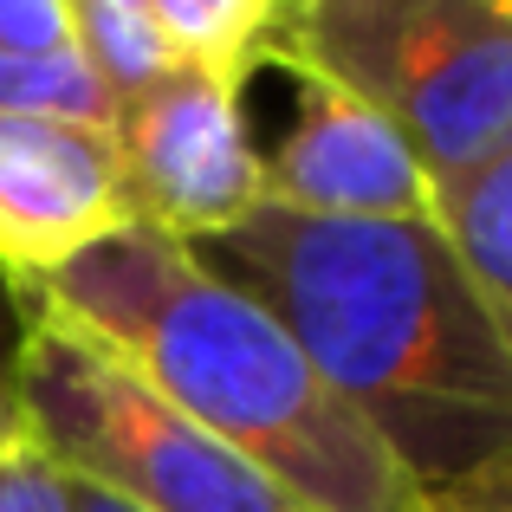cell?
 <instances>
[{
	"mask_svg": "<svg viewBox=\"0 0 512 512\" xmlns=\"http://www.w3.org/2000/svg\"><path fill=\"white\" fill-rule=\"evenodd\" d=\"M266 65L357 91L435 195L512 150V0H292Z\"/></svg>",
	"mask_w": 512,
	"mask_h": 512,
	"instance_id": "obj_3",
	"label": "cell"
},
{
	"mask_svg": "<svg viewBox=\"0 0 512 512\" xmlns=\"http://www.w3.org/2000/svg\"><path fill=\"white\" fill-rule=\"evenodd\" d=\"M65 13H72L78 59L98 78V91L111 98V111L137 104L143 91H156L175 72L163 33L150 20V0H65Z\"/></svg>",
	"mask_w": 512,
	"mask_h": 512,
	"instance_id": "obj_10",
	"label": "cell"
},
{
	"mask_svg": "<svg viewBox=\"0 0 512 512\" xmlns=\"http://www.w3.org/2000/svg\"><path fill=\"white\" fill-rule=\"evenodd\" d=\"M137 227L104 130L0 117V279L39 286L85 247Z\"/></svg>",
	"mask_w": 512,
	"mask_h": 512,
	"instance_id": "obj_7",
	"label": "cell"
},
{
	"mask_svg": "<svg viewBox=\"0 0 512 512\" xmlns=\"http://www.w3.org/2000/svg\"><path fill=\"white\" fill-rule=\"evenodd\" d=\"M435 227L461 260L500 350L512 357V150L480 175H467L461 188L435 195Z\"/></svg>",
	"mask_w": 512,
	"mask_h": 512,
	"instance_id": "obj_8",
	"label": "cell"
},
{
	"mask_svg": "<svg viewBox=\"0 0 512 512\" xmlns=\"http://www.w3.org/2000/svg\"><path fill=\"white\" fill-rule=\"evenodd\" d=\"M13 344H20V305H13V286L0 279V448L26 441L20 389H13Z\"/></svg>",
	"mask_w": 512,
	"mask_h": 512,
	"instance_id": "obj_13",
	"label": "cell"
},
{
	"mask_svg": "<svg viewBox=\"0 0 512 512\" xmlns=\"http://www.w3.org/2000/svg\"><path fill=\"white\" fill-rule=\"evenodd\" d=\"M65 506L72 512H130L124 500H111V493H98V487H78V480H65Z\"/></svg>",
	"mask_w": 512,
	"mask_h": 512,
	"instance_id": "obj_14",
	"label": "cell"
},
{
	"mask_svg": "<svg viewBox=\"0 0 512 512\" xmlns=\"http://www.w3.org/2000/svg\"><path fill=\"white\" fill-rule=\"evenodd\" d=\"M279 7L286 0H150V20L163 33L175 72H195L221 85L227 98H240L247 78L266 65Z\"/></svg>",
	"mask_w": 512,
	"mask_h": 512,
	"instance_id": "obj_9",
	"label": "cell"
},
{
	"mask_svg": "<svg viewBox=\"0 0 512 512\" xmlns=\"http://www.w3.org/2000/svg\"><path fill=\"white\" fill-rule=\"evenodd\" d=\"M454 512H512V493L506 500H480V506H454Z\"/></svg>",
	"mask_w": 512,
	"mask_h": 512,
	"instance_id": "obj_15",
	"label": "cell"
},
{
	"mask_svg": "<svg viewBox=\"0 0 512 512\" xmlns=\"http://www.w3.org/2000/svg\"><path fill=\"white\" fill-rule=\"evenodd\" d=\"M72 46L65 0H0V52H59Z\"/></svg>",
	"mask_w": 512,
	"mask_h": 512,
	"instance_id": "obj_12",
	"label": "cell"
},
{
	"mask_svg": "<svg viewBox=\"0 0 512 512\" xmlns=\"http://www.w3.org/2000/svg\"><path fill=\"white\" fill-rule=\"evenodd\" d=\"M0 512H72L65 506V474L33 441L0 448Z\"/></svg>",
	"mask_w": 512,
	"mask_h": 512,
	"instance_id": "obj_11",
	"label": "cell"
},
{
	"mask_svg": "<svg viewBox=\"0 0 512 512\" xmlns=\"http://www.w3.org/2000/svg\"><path fill=\"white\" fill-rule=\"evenodd\" d=\"M13 305H20V344H13L20 422L26 441L65 480L111 493L130 512H305L208 428L175 415L111 350L52 318L26 286H13Z\"/></svg>",
	"mask_w": 512,
	"mask_h": 512,
	"instance_id": "obj_4",
	"label": "cell"
},
{
	"mask_svg": "<svg viewBox=\"0 0 512 512\" xmlns=\"http://www.w3.org/2000/svg\"><path fill=\"white\" fill-rule=\"evenodd\" d=\"M188 260L247 292L376 435L415 512L512 493V357L428 221H305L253 208Z\"/></svg>",
	"mask_w": 512,
	"mask_h": 512,
	"instance_id": "obj_1",
	"label": "cell"
},
{
	"mask_svg": "<svg viewBox=\"0 0 512 512\" xmlns=\"http://www.w3.org/2000/svg\"><path fill=\"white\" fill-rule=\"evenodd\" d=\"M286 72L299 85V117L260 156V208H286L305 221H428L435 188L396 124L331 78L299 65Z\"/></svg>",
	"mask_w": 512,
	"mask_h": 512,
	"instance_id": "obj_6",
	"label": "cell"
},
{
	"mask_svg": "<svg viewBox=\"0 0 512 512\" xmlns=\"http://www.w3.org/2000/svg\"><path fill=\"white\" fill-rule=\"evenodd\" d=\"M130 214L169 240H214L260 208V150L240 98L195 72H169L156 91L124 104L111 124Z\"/></svg>",
	"mask_w": 512,
	"mask_h": 512,
	"instance_id": "obj_5",
	"label": "cell"
},
{
	"mask_svg": "<svg viewBox=\"0 0 512 512\" xmlns=\"http://www.w3.org/2000/svg\"><path fill=\"white\" fill-rule=\"evenodd\" d=\"M26 292L305 512H415L389 454L305 350L182 240L124 227Z\"/></svg>",
	"mask_w": 512,
	"mask_h": 512,
	"instance_id": "obj_2",
	"label": "cell"
}]
</instances>
